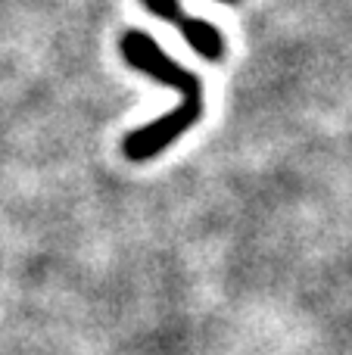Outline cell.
Segmentation results:
<instances>
[{"label": "cell", "instance_id": "1", "mask_svg": "<svg viewBox=\"0 0 352 355\" xmlns=\"http://www.w3.org/2000/svg\"><path fill=\"white\" fill-rule=\"evenodd\" d=\"M141 3H143V10H150L153 16H159V19H166L168 25H175V28L184 35V41L191 44L193 53H200L203 60L218 62L225 56L222 31H218L215 25H209L206 19L191 16V12H187L178 0H141Z\"/></svg>", "mask_w": 352, "mask_h": 355}]
</instances>
